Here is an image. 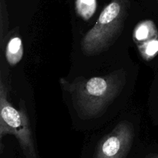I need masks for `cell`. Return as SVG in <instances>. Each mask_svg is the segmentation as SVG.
Masks as SVG:
<instances>
[{"mask_svg": "<svg viewBox=\"0 0 158 158\" xmlns=\"http://www.w3.org/2000/svg\"><path fill=\"white\" fill-rule=\"evenodd\" d=\"M130 0H110L103 8L95 25L81 41V50L86 56L106 50L119 37L128 15Z\"/></svg>", "mask_w": 158, "mask_h": 158, "instance_id": "2", "label": "cell"}, {"mask_svg": "<svg viewBox=\"0 0 158 158\" xmlns=\"http://www.w3.org/2000/svg\"><path fill=\"white\" fill-rule=\"evenodd\" d=\"M126 77V71L120 69L103 76L77 77L73 81L61 77L60 81L63 89L70 94L78 116L89 119L103 114L121 92Z\"/></svg>", "mask_w": 158, "mask_h": 158, "instance_id": "1", "label": "cell"}, {"mask_svg": "<svg viewBox=\"0 0 158 158\" xmlns=\"http://www.w3.org/2000/svg\"><path fill=\"white\" fill-rule=\"evenodd\" d=\"M7 89L2 80L0 81V139L12 135L19 143L26 158H38L32 133L23 100L17 109L7 99Z\"/></svg>", "mask_w": 158, "mask_h": 158, "instance_id": "3", "label": "cell"}, {"mask_svg": "<svg viewBox=\"0 0 158 158\" xmlns=\"http://www.w3.org/2000/svg\"><path fill=\"white\" fill-rule=\"evenodd\" d=\"M24 54L22 39L19 35H12L6 46V58L10 66L13 67L21 61Z\"/></svg>", "mask_w": 158, "mask_h": 158, "instance_id": "6", "label": "cell"}, {"mask_svg": "<svg viewBox=\"0 0 158 158\" xmlns=\"http://www.w3.org/2000/svg\"><path fill=\"white\" fill-rule=\"evenodd\" d=\"M157 3H158V0H157Z\"/></svg>", "mask_w": 158, "mask_h": 158, "instance_id": "9", "label": "cell"}, {"mask_svg": "<svg viewBox=\"0 0 158 158\" xmlns=\"http://www.w3.org/2000/svg\"><path fill=\"white\" fill-rule=\"evenodd\" d=\"M133 39L141 57L150 61L158 54V30L155 23L151 20L140 21L133 33Z\"/></svg>", "mask_w": 158, "mask_h": 158, "instance_id": "5", "label": "cell"}, {"mask_svg": "<svg viewBox=\"0 0 158 158\" xmlns=\"http://www.w3.org/2000/svg\"><path fill=\"white\" fill-rule=\"evenodd\" d=\"M97 7L96 0H77V11L81 18L87 20L94 15Z\"/></svg>", "mask_w": 158, "mask_h": 158, "instance_id": "7", "label": "cell"}, {"mask_svg": "<svg viewBox=\"0 0 158 158\" xmlns=\"http://www.w3.org/2000/svg\"><path fill=\"white\" fill-rule=\"evenodd\" d=\"M147 158H158V156H148Z\"/></svg>", "mask_w": 158, "mask_h": 158, "instance_id": "8", "label": "cell"}, {"mask_svg": "<svg viewBox=\"0 0 158 158\" xmlns=\"http://www.w3.org/2000/svg\"><path fill=\"white\" fill-rule=\"evenodd\" d=\"M134 135L133 124L122 121L99 141L95 158H126L132 147Z\"/></svg>", "mask_w": 158, "mask_h": 158, "instance_id": "4", "label": "cell"}]
</instances>
